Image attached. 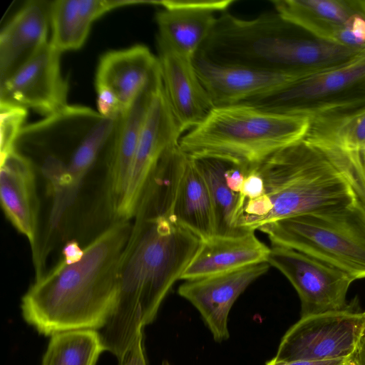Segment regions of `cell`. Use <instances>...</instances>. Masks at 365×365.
<instances>
[{
    "instance_id": "obj_1",
    "label": "cell",
    "mask_w": 365,
    "mask_h": 365,
    "mask_svg": "<svg viewBox=\"0 0 365 365\" xmlns=\"http://www.w3.org/2000/svg\"><path fill=\"white\" fill-rule=\"evenodd\" d=\"M171 202L170 182L155 178L131 218L120 261L116 307L100 333L105 351L118 360L153 321L200 245V240L173 214Z\"/></svg>"
},
{
    "instance_id": "obj_2",
    "label": "cell",
    "mask_w": 365,
    "mask_h": 365,
    "mask_svg": "<svg viewBox=\"0 0 365 365\" xmlns=\"http://www.w3.org/2000/svg\"><path fill=\"white\" fill-rule=\"evenodd\" d=\"M254 168L264 191L245 202L239 230L255 232L274 221L356 201L365 206V160L359 152L304 138Z\"/></svg>"
},
{
    "instance_id": "obj_3",
    "label": "cell",
    "mask_w": 365,
    "mask_h": 365,
    "mask_svg": "<svg viewBox=\"0 0 365 365\" xmlns=\"http://www.w3.org/2000/svg\"><path fill=\"white\" fill-rule=\"evenodd\" d=\"M130 227V220L113 222L83 248L78 260L61 259L36 278L22 297L25 321L46 336L102 329L116 307L120 261Z\"/></svg>"
},
{
    "instance_id": "obj_4",
    "label": "cell",
    "mask_w": 365,
    "mask_h": 365,
    "mask_svg": "<svg viewBox=\"0 0 365 365\" xmlns=\"http://www.w3.org/2000/svg\"><path fill=\"white\" fill-rule=\"evenodd\" d=\"M197 52L216 63L298 78L344 67L365 55V50L316 36L276 11L250 20L222 13Z\"/></svg>"
},
{
    "instance_id": "obj_5",
    "label": "cell",
    "mask_w": 365,
    "mask_h": 365,
    "mask_svg": "<svg viewBox=\"0 0 365 365\" xmlns=\"http://www.w3.org/2000/svg\"><path fill=\"white\" fill-rule=\"evenodd\" d=\"M310 118L239 103L214 107L181 137L179 148L193 159L220 160L247 171L306 136Z\"/></svg>"
},
{
    "instance_id": "obj_6",
    "label": "cell",
    "mask_w": 365,
    "mask_h": 365,
    "mask_svg": "<svg viewBox=\"0 0 365 365\" xmlns=\"http://www.w3.org/2000/svg\"><path fill=\"white\" fill-rule=\"evenodd\" d=\"M272 245L299 251L354 280L365 278V206L360 201L266 224Z\"/></svg>"
},
{
    "instance_id": "obj_7",
    "label": "cell",
    "mask_w": 365,
    "mask_h": 365,
    "mask_svg": "<svg viewBox=\"0 0 365 365\" xmlns=\"http://www.w3.org/2000/svg\"><path fill=\"white\" fill-rule=\"evenodd\" d=\"M310 118L365 106V55L351 64L297 79L266 96L242 103Z\"/></svg>"
},
{
    "instance_id": "obj_8",
    "label": "cell",
    "mask_w": 365,
    "mask_h": 365,
    "mask_svg": "<svg viewBox=\"0 0 365 365\" xmlns=\"http://www.w3.org/2000/svg\"><path fill=\"white\" fill-rule=\"evenodd\" d=\"M365 329V312L350 308L301 317L283 336L279 361L344 359L356 351Z\"/></svg>"
},
{
    "instance_id": "obj_9",
    "label": "cell",
    "mask_w": 365,
    "mask_h": 365,
    "mask_svg": "<svg viewBox=\"0 0 365 365\" xmlns=\"http://www.w3.org/2000/svg\"><path fill=\"white\" fill-rule=\"evenodd\" d=\"M267 263L296 289L301 317L349 308L346 294L354 279L345 272L292 248L272 245Z\"/></svg>"
},
{
    "instance_id": "obj_10",
    "label": "cell",
    "mask_w": 365,
    "mask_h": 365,
    "mask_svg": "<svg viewBox=\"0 0 365 365\" xmlns=\"http://www.w3.org/2000/svg\"><path fill=\"white\" fill-rule=\"evenodd\" d=\"M182 136L166 98L163 84L155 92L139 138L130 176L115 221L130 220L163 158Z\"/></svg>"
},
{
    "instance_id": "obj_11",
    "label": "cell",
    "mask_w": 365,
    "mask_h": 365,
    "mask_svg": "<svg viewBox=\"0 0 365 365\" xmlns=\"http://www.w3.org/2000/svg\"><path fill=\"white\" fill-rule=\"evenodd\" d=\"M61 53L48 41L12 76L0 83V101L30 108L46 116L66 108L68 84L61 71Z\"/></svg>"
},
{
    "instance_id": "obj_12",
    "label": "cell",
    "mask_w": 365,
    "mask_h": 365,
    "mask_svg": "<svg viewBox=\"0 0 365 365\" xmlns=\"http://www.w3.org/2000/svg\"><path fill=\"white\" fill-rule=\"evenodd\" d=\"M162 84L159 68L130 107L120 116L107 157L106 195L108 210L113 220L116 218L127 190L148 110L155 92Z\"/></svg>"
},
{
    "instance_id": "obj_13",
    "label": "cell",
    "mask_w": 365,
    "mask_h": 365,
    "mask_svg": "<svg viewBox=\"0 0 365 365\" xmlns=\"http://www.w3.org/2000/svg\"><path fill=\"white\" fill-rule=\"evenodd\" d=\"M267 262L259 263L232 272L187 280L178 288L180 296L200 312L217 341L229 337L230 311L239 296L269 269Z\"/></svg>"
},
{
    "instance_id": "obj_14",
    "label": "cell",
    "mask_w": 365,
    "mask_h": 365,
    "mask_svg": "<svg viewBox=\"0 0 365 365\" xmlns=\"http://www.w3.org/2000/svg\"><path fill=\"white\" fill-rule=\"evenodd\" d=\"M193 64L214 107L242 103L299 79L284 73L216 63L198 52L193 57Z\"/></svg>"
},
{
    "instance_id": "obj_15",
    "label": "cell",
    "mask_w": 365,
    "mask_h": 365,
    "mask_svg": "<svg viewBox=\"0 0 365 365\" xmlns=\"http://www.w3.org/2000/svg\"><path fill=\"white\" fill-rule=\"evenodd\" d=\"M157 42L164 91L183 135L199 125L214 106L197 74L193 58L158 37Z\"/></svg>"
},
{
    "instance_id": "obj_16",
    "label": "cell",
    "mask_w": 365,
    "mask_h": 365,
    "mask_svg": "<svg viewBox=\"0 0 365 365\" xmlns=\"http://www.w3.org/2000/svg\"><path fill=\"white\" fill-rule=\"evenodd\" d=\"M234 0L159 1L155 15L158 37L180 53L193 58L210 34L217 18Z\"/></svg>"
},
{
    "instance_id": "obj_17",
    "label": "cell",
    "mask_w": 365,
    "mask_h": 365,
    "mask_svg": "<svg viewBox=\"0 0 365 365\" xmlns=\"http://www.w3.org/2000/svg\"><path fill=\"white\" fill-rule=\"evenodd\" d=\"M0 197L4 213L38 252L39 202L33 161L16 148L0 157Z\"/></svg>"
},
{
    "instance_id": "obj_18",
    "label": "cell",
    "mask_w": 365,
    "mask_h": 365,
    "mask_svg": "<svg viewBox=\"0 0 365 365\" xmlns=\"http://www.w3.org/2000/svg\"><path fill=\"white\" fill-rule=\"evenodd\" d=\"M51 1L26 2L0 33V83L12 76L48 41Z\"/></svg>"
},
{
    "instance_id": "obj_19",
    "label": "cell",
    "mask_w": 365,
    "mask_h": 365,
    "mask_svg": "<svg viewBox=\"0 0 365 365\" xmlns=\"http://www.w3.org/2000/svg\"><path fill=\"white\" fill-rule=\"evenodd\" d=\"M270 247L253 231L200 240L180 279L192 280L232 272L255 264L267 262Z\"/></svg>"
},
{
    "instance_id": "obj_20",
    "label": "cell",
    "mask_w": 365,
    "mask_h": 365,
    "mask_svg": "<svg viewBox=\"0 0 365 365\" xmlns=\"http://www.w3.org/2000/svg\"><path fill=\"white\" fill-rule=\"evenodd\" d=\"M171 210L178 222L200 240L215 235L214 208L195 160L179 150L174 172Z\"/></svg>"
},
{
    "instance_id": "obj_21",
    "label": "cell",
    "mask_w": 365,
    "mask_h": 365,
    "mask_svg": "<svg viewBox=\"0 0 365 365\" xmlns=\"http://www.w3.org/2000/svg\"><path fill=\"white\" fill-rule=\"evenodd\" d=\"M159 68L158 57L144 45L110 51L99 60L96 87L111 90L124 112Z\"/></svg>"
},
{
    "instance_id": "obj_22",
    "label": "cell",
    "mask_w": 365,
    "mask_h": 365,
    "mask_svg": "<svg viewBox=\"0 0 365 365\" xmlns=\"http://www.w3.org/2000/svg\"><path fill=\"white\" fill-rule=\"evenodd\" d=\"M156 4L145 0H56L51 5L50 42L61 53L80 48L93 22L106 12L125 6Z\"/></svg>"
},
{
    "instance_id": "obj_23",
    "label": "cell",
    "mask_w": 365,
    "mask_h": 365,
    "mask_svg": "<svg viewBox=\"0 0 365 365\" xmlns=\"http://www.w3.org/2000/svg\"><path fill=\"white\" fill-rule=\"evenodd\" d=\"M272 3L284 19L336 43L345 25L357 11L352 0H274Z\"/></svg>"
},
{
    "instance_id": "obj_24",
    "label": "cell",
    "mask_w": 365,
    "mask_h": 365,
    "mask_svg": "<svg viewBox=\"0 0 365 365\" xmlns=\"http://www.w3.org/2000/svg\"><path fill=\"white\" fill-rule=\"evenodd\" d=\"M304 138L330 143L365 154V106L344 113L310 118Z\"/></svg>"
},
{
    "instance_id": "obj_25",
    "label": "cell",
    "mask_w": 365,
    "mask_h": 365,
    "mask_svg": "<svg viewBox=\"0 0 365 365\" xmlns=\"http://www.w3.org/2000/svg\"><path fill=\"white\" fill-rule=\"evenodd\" d=\"M103 351L97 330L61 331L51 336L42 365H96Z\"/></svg>"
},
{
    "instance_id": "obj_26",
    "label": "cell",
    "mask_w": 365,
    "mask_h": 365,
    "mask_svg": "<svg viewBox=\"0 0 365 365\" xmlns=\"http://www.w3.org/2000/svg\"><path fill=\"white\" fill-rule=\"evenodd\" d=\"M206 182L215 217V235L230 236L247 231L235 227L239 195L227 187L225 172L229 163L216 159H194Z\"/></svg>"
},
{
    "instance_id": "obj_27",
    "label": "cell",
    "mask_w": 365,
    "mask_h": 365,
    "mask_svg": "<svg viewBox=\"0 0 365 365\" xmlns=\"http://www.w3.org/2000/svg\"><path fill=\"white\" fill-rule=\"evenodd\" d=\"M41 170L46 179L52 201L48 224V239L62 227L65 217L76 200L80 187L68 175L66 163L55 155L46 156Z\"/></svg>"
},
{
    "instance_id": "obj_28",
    "label": "cell",
    "mask_w": 365,
    "mask_h": 365,
    "mask_svg": "<svg viewBox=\"0 0 365 365\" xmlns=\"http://www.w3.org/2000/svg\"><path fill=\"white\" fill-rule=\"evenodd\" d=\"M26 115V108L0 101V157L16 148Z\"/></svg>"
},
{
    "instance_id": "obj_29",
    "label": "cell",
    "mask_w": 365,
    "mask_h": 365,
    "mask_svg": "<svg viewBox=\"0 0 365 365\" xmlns=\"http://www.w3.org/2000/svg\"><path fill=\"white\" fill-rule=\"evenodd\" d=\"M98 113L103 117L117 118L123 113L117 96L106 88H96Z\"/></svg>"
},
{
    "instance_id": "obj_30",
    "label": "cell",
    "mask_w": 365,
    "mask_h": 365,
    "mask_svg": "<svg viewBox=\"0 0 365 365\" xmlns=\"http://www.w3.org/2000/svg\"><path fill=\"white\" fill-rule=\"evenodd\" d=\"M119 365H147L143 346V332L119 360Z\"/></svg>"
},
{
    "instance_id": "obj_31",
    "label": "cell",
    "mask_w": 365,
    "mask_h": 365,
    "mask_svg": "<svg viewBox=\"0 0 365 365\" xmlns=\"http://www.w3.org/2000/svg\"><path fill=\"white\" fill-rule=\"evenodd\" d=\"M247 171L242 168L229 164L225 172L227 187L234 193L240 195Z\"/></svg>"
},
{
    "instance_id": "obj_32",
    "label": "cell",
    "mask_w": 365,
    "mask_h": 365,
    "mask_svg": "<svg viewBox=\"0 0 365 365\" xmlns=\"http://www.w3.org/2000/svg\"><path fill=\"white\" fill-rule=\"evenodd\" d=\"M265 365H357L354 356L348 358L329 359V360H318V361H279L274 358L266 363Z\"/></svg>"
},
{
    "instance_id": "obj_33",
    "label": "cell",
    "mask_w": 365,
    "mask_h": 365,
    "mask_svg": "<svg viewBox=\"0 0 365 365\" xmlns=\"http://www.w3.org/2000/svg\"><path fill=\"white\" fill-rule=\"evenodd\" d=\"M83 254V249L81 247L76 240L68 242L62 250V259L67 263L78 260Z\"/></svg>"
},
{
    "instance_id": "obj_34",
    "label": "cell",
    "mask_w": 365,
    "mask_h": 365,
    "mask_svg": "<svg viewBox=\"0 0 365 365\" xmlns=\"http://www.w3.org/2000/svg\"><path fill=\"white\" fill-rule=\"evenodd\" d=\"M353 356L357 365H365V329Z\"/></svg>"
},
{
    "instance_id": "obj_35",
    "label": "cell",
    "mask_w": 365,
    "mask_h": 365,
    "mask_svg": "<svg viewBox=\"0 0 365 365\" xmlns=\"http://www.w3.org/2000/svg\"><path fill=\"white\" fill-rule=\"evenodd\" d=\"M355 7L365 17V0H353Z\"/></svg>"
},
{
    "instance_id": "obj_36",
    "label": "cell",
    "mask_w": 365,
    "mask_h": 365,
    "mask_svg": "<svg viewBox=\"0 0 365 365\" xmlns=\"http://www.w3.org/2000/svg\"><path fill=\"white\" fill-rule=\"evenodd\" d=\"M162 365H169V364L167 361H164Z\"/></svg>"
},
{
    "instance_id": "obj_37",
    "label": "cell",
    "mask_w": 365,
    "mask_h": 365,
    "mask_svg": "<svg viewBox=\"0 0 365 365\" xmlns=\"http://www.w3.org/2000/svg\"><path fill=\"white\" fill-rule=\"evenodd\" d=\"M361 155H362V154H361ZM362 156H363V158H364V160H365V154H363V155H362Z\"/></svg>"
},
{
    "instance_id": "obj_38",
    "label": "cell",
    "mask_w": 365,
    "mask_h": 365,
    "mask_svg": "<svg viewBox=\"0 0 365 365\" xmlns=\"http://www.w3.org/2000/svg\"></svg>"
}]
</instances>
